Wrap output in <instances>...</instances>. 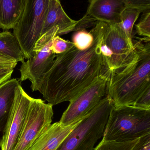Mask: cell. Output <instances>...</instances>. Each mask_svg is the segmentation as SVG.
<instances>
[{
	"label": "cell",
	"mask_w": 150,
	"mask_h": 150,
	"mask_svg": "<svg viewBox=\"0 0 150 150\" xmlns=\"http://www.w3.org/2000/svg\"><path fill=\"white\" fill-rule=\"evenodd\" d=\"M107 23L97 21L92 29L94 40L86 50L74 45L67 51L56 55L50 70L44 76L38 91L52 106L71 101L108 72L100 51V45Z\"/></svg>",
	"instance_id": "obj_1"
},
{
	"label": "cell",
	"mask_w": 150,
	"mask_h": 150,
	"mask_svg": "<svg viewBox=\"0 0 150 150\" xmlns=\"http://www.w3.org/2000/svg\"><path fill=\"white\" fill-rule=\"evenodd\" d=\"M144 42L142 40L133 42L138 51L134 61L120 71L110 75L107 96L114 107L133 106L150 87V42Z\"/></svg>",
	"instance_id": "obj_2"
},
{
	"label": "cell",
	"mask_w": 150,
	"mask_h": 150,
	"mask_svg": "<svg viewBox=\"0 0 150 150\" xmlns=\"http://www.w3.org/2000/svg\"><path fill=\"white\" fill-rule=\"evenodd\" d=\"M150 134V110L132 106L112 107L102 140L125 142Z\"/></svg>",
	"instance_id": "obj_3"
},
{
	"label": "cell",
	"mask_w": 150,
	"mask_h": 150,
	"mask_svg": "<svg viewBox=\"0 0 150 150\" xmlns=\"http://www.w3.org/2000/svg\"><path fill=\"white\" fill-rule=\"evenodd\" d=\"M113 104L106 95L100 104L84 117L56 150H93L103 135Z\"/></svg>",
	"instance_id": "obj_4"
},
{
	"label": "cell",
	"mask_w": 150,
	"mask_h": 150,
	"mask_svg": "<svg viewBox=\"0 0 150 150\" xmlns=\"http://www.w3.org/2000/svg\"><path fill=\"white\" fill-rule=\"evenodd\" d=\"M106 69L116 73L130 64L137 56V47L128 39L120 23L107 24L100 45Z\"/></svg>",
	"instance_id": "obj_5"
},
{
	"label": "cell",
	"mask_w": 150,
	"mask_h": 150,
	"mask_svg": "<svg viewBox=\"0 0 150 150\" xmlns=\"http://www.w3.org/2000/svg\"><path fill=\"white\" fill-rule=\"evenodd\" d=\"M49 0H26L24 10L13 35L25 59L35 55L34 50L42 36Z\"/></svg>",
	"instance_id": "obj_6"
},
{
	"label": "cell",
	"mask_w": 150,
	"mask_h": 150,
	"mask_svg": "<svg viewBox=\"0 0 150 150\" xmlns=\"http://www.w3.org/2000/svg\"><path fill=\"white\" fill-rule=\"evenodd\" d=\"M58 28L54 27L41 37L34 50L35 55L22 64L19 81L29 80L32 92L38 91L44 76L52 67L56 55L51 45L53 38L57 35Z\"/></svg>",
	"instance_id": "obj_7"
},
{
	"label": "cell",
	"mask_w": 150,
	"mask_h": 150,
	"mask_svg": "<svg viewBox=\"0 0 150 150\" xmlns=\"http://www.w3.org/2000/svg\"><path fill=\"white\" fill-rule=\"evenodd\" d=\"M110 74L101 75L92 85L77 96L64 112L60 124L68 125L78 122L93 111L107 95V85Z\"/></svg>",
	"instance_id": "obj_8"
},
{
	"label": "cell",
	"mask_w": 150,
	"mask_h": 150,
	"mask_svg": "<svg viewBox=\"0 0 150 150\" xmlns=\"http://www.w3.org/2000/svg\"><path fill=\"white\" fill-rule=\"evenodd\" d=\"M53 106L40 99H32L18 142L13 150H29L51 125Z\"/></svg>",
	"instance_id": "obj_9"
},
{
	"label": "cell",
	"mask_w": 150,
	"mask_h": 150,
	"mask_svg": "<svg viewBox=\"0 0 150 150\" xmlns=\"http://www.w3.org/2000/svg\"><path fill=\"white\" fill-rule=\"evenodd\" d=\"M32 97L27 93L21 84L16 90L13 109L1 139V150H13L18 142L27 117Z\"/></svg>",
	"instance_id": "obj_10"
},
{
	"label": "cell",
	"mask_w": 150,
	"mask_h": 150,
	"mask_svg": "<svg viewBox=\"0 0 150 150\" xmlns=\"http://www.w3.org/2000/svg\"><path fill=\"white\" fill-rule=\"evenodd\" d=\"M86 14L96 21L107 24L119 23L123 11L126 9L125 0H92Z\"/></svg>",
	"instance_id": "obj_11"
},
{
	"label": "cell",
	"mask_w": 150,
	"mask_h": 150,
	"mask_svg": "<svg viewBox=\"0 0 150 150\" xmlns=\"http://www.w3.org/2000/svg\"><path fill=\"white\" fill-rule=\"evenodd\" d=\"M78 22L79 21L72 20L68 16L59 0H49L42 36L55 27L58 28L57 35L68 34L74 31Z\"/></svg>",
	"instance_id": "obj_12"
},
{
	"label": "cell",
	"mask_w": 150,
	"mask_h": 150,
	"mask_svg": "<svg viewBox=\"0 0 150 150\" xmlns=\"http://www.w3.org/2000/svg\"><path fill=\"white\" fill-rule=\"evenodd\" d=\"M82 119L70 125H62L59 122L51 125L29 150H57Z\"/></svg>",
	"instance_id": "obj_13"
},
{
	"label": "cell",
	"mask_w": 150,
	"mask_h": 150,
	"mask_svg": "<svg viewBox=\"0 0 150 150\" xmlns=\"http://www.w3.org/2000/svg\"><path fill=\"white\" fill-rule=\"evenodd\" d=\"M20 84L14 78L0 85V132L5 130L13 106L16 90Z\"/></svg>",
	"instance_id": "obj_14"
},
{
	"label": "cell",
	"mask_w": 150,
	"mask_h": 150,
	"mask_svg": "<svg viewBox=\"0 0 150 150\" xmlns=\"http://www.w3.org/2000/svg\"><path fill=\"white\" fill-rule=\"evenodd\" d=\"M26 0H0V28L13 29L23 13Z\"/></svg>",
	"instance_id": "obj_15"
},
{
	"label": "cell",
	"mask_w": 150,
	"mask_h": 150,
	"mask_svg": "<svg viewBox=\"0 0 150 150\" xmlns=\"http://www.w3.org/2000/svg\"><path fill=\"white\" fill-rule=\"evenodd\" d=\"M0 53L8 56L22 64L25 61L18 42L13 33L8 31L1 32L0 36Z\"/></svg>",
	"instance_id": "obj_16"
},
{
	"label": "cell",
	"mask_w": 150,
	"mask_h": 150,
	"mask_svg": "<svg viewBox=\"0 0 150 150\" xmlns=\"http://www.w3.org/2000/svg\"><path fill=\"white\" fill-rule=\"evenodd\" d=\"M141 13L137 9L126 8L121 14L120 24L131 42H133L132 33L133 26Z\"/></svg>",
	"instance_id": "obj_17"
},
{
	"label": "cell",
	"mask_w": 150,
	"mask_h": 150,
	"mask_svg": "<svg viewBox=\"0 0 150 150\" xmlns=\"http://www.w3.org/2000/svg\"><path fill=\"white\" fill-rule=\"evenodd\" d=\"M94 40V36L92 30L89 32L86 29L77 30L73 35V43L79 50H84L89 48Z\"/></svg>",
	"instance_id": "obj_18"
},
{
	"label": "cell",
	"mask_w": 150,
	"mask_h": 150,
	"mask_svg": "<svg viewBox=\"0 0 150 150\" xmlns=\"http://www.w3.org/2000/svg\"><path fill=\"white\" fill-rule=\"evenodd\" d=\"M138 139L125 142L102 140L93 150H131Z\"/></svg>",
	"instance_id": "obj_19"
},
{
	"label": "cell",
	"mask_w": 150,
	"mask_h": 150,
	"mask_svg": "<svg viewBox=\"0 0 150 150\" xmlns=\"http://www.w3.org/2000/svg\"><path fill=\"white\" fill-rule=\"evenodd\" d=\"M74 45V44L72 42L64 40L57 35L52 40L51 50L56 55H59L67 51Z\"/></svg>",
	"instance_id": "obj_20"
},
{
	"label": "cell",
	"mask_w": 150,
	"mask_h": 150,
	"mask_svg": "<svg viewBox=\"0 0 150 150\" xmlns=\"http://www.w3.org/2000/svg\"><path fill=\"white\" fill-rule=\"evenodd\" d=\"M137 32L144 38L150 39V12L144 13L140 21L136 25Z\"/></svg>",
	"instance_id": "obj_21"
},
{
	"label": "cell",
	"mask_w": 150,
	"mask_h": 150,
	"mask_svg": "<svg viewBox=\"0 0 150 150\" xmlns=\"http://www.w3.org/2000/svg\"><path fill=\"white\" fill-rule=\"evenodd\" d=\"M126 8H132L145 13L150 10V0H125Z\"/></svg>",
	"instance_id": "obj_22"
},
{
	"label": "cell",
	"mask_w": 150,
	"mask_h": 150,
	"mask_svg": "<svg viewBox=\"0 0 150 150\" xmlns=\"http://www.w3.org/2000/svg\"><path fill=\"white\" fill-rule=\"evenodd\" d=\"M132 106L139 108L150 110V87L141 94Z\"/></svg>",
	"instance_id": "obj_23"
},
{
	"label": "cell",
	"mask_w": 150,
	"mask_h": 150,
	"mask_svg": "<svg viewBox=\"0 0 150 150\" xmlns=\"http://www.w3.org/2000/svg\"><path fill=\"white\" fill-rule=\"evenodd\" d=\"M131 150H150V134L139 139Z\"/></svg>",
	"instance_id": "obj_24"
},
{
	"label": "cell",
	"mask_w": 150,
	"mask_h": 150,
	"mask_svg": "<svg viewBox=\"0 0 150 150\" xmlns=\"http://www.w3.org/2000/svg\"><path fill=\"white\" fill-rule=\"evenodd\" d=\"M18 63L15 59L0 53V67H8L14 69Z\"/></svg>",
	"instance_id": "obj_25"
},
{
	"label": "cell",
	"mask_w": 150,
	"mask_h": 150,
	"mask_svg": "<svg viewBox=\"0 0 150 150\" xmlns=\"http://www.w3.org/2000/svg\"><path fill=\"white\" fill-rule=\"evenodd\" d=\"M14 71V69L8 67H0V78L11 76Z\"/></svg>",
	"instance_id": "obj_26"
},
{
	"label": "cell",
	"mask_w": 150,
	"mask_h": 150,
	"mask_svg": "<svg viewBox=\"0 0 150 150\" xmlns=\"http://www.w3.org/2000/svg\"><path fill=\"white\" fill-rule=\"evenodd\" d=\"M11 76H6V77H2L0 78V85L3 83L5 81L11 79Z\"/></svg>",
	"instance_id": "obj_27"
},
{
	"label": "cell",
	"mask_w": 150,
	"mask_h": 150,
	"mask_svg": "<svg viewBox=\"0 0 150 150\" xmlns=\"http://www.w3.org/2000/svg\"><path fill=\"white\" fill-rule=\"evenodd\" d=\"M1 35V32H0V36Z\"/></svg>",
	"instance_id": "obj_28"
}]
</instances>
